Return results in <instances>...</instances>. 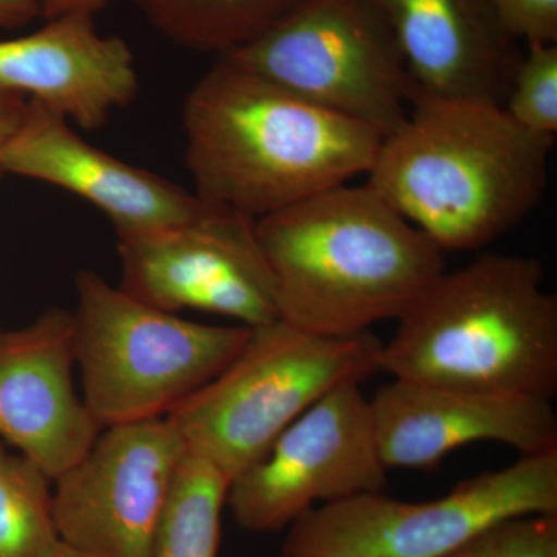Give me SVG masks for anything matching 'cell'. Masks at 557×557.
Instances as JSON below:
<instances>
[{
    "label": "cell",
    "instance_id": "8fae6325",
    "mask_svg": "<svg viewBox=\"0 0 557 557\" xmlns=\"http://www.w3.org/2000/svg\"><path fill=\"white\" fill-rule=\"evenodd\" d=\"M185 454L168 418L102 429L89 453L53 480L61 541L95 557H153Z\"/></svg>",
    "mask_w": 557,
    "mask_h": 557
},
{
    "label": "cell",
    "instance_id": "ac0fdd59",
    "mask_svg": "<svg viewBox=\"0 0 557 557\" xmlns=\"http://www.w3.org/2000/svg\"><path fill=\"white\" fill-rule=\"evenodd\" d=\"M230 480L203 458L185 454L172 485L153 557H218Z\"/></svg>",
    "mask_w": 557,
    "mask_h": 557
},
{
    "label": "cell",
    "instance_id": "52a82bcc",
    "mask_svg": "<svg viewBox=\"0 0 557 557\" xmlns=\"http://www.w3.org/2000/svg\"><path fill=\"white\" fill-rule=\"evenodd\" d=\"M219 58L384 137L405 123L420 95L369 0H299L269 30Z\"/></svg>",
    "mask_w": 557,
    "mask_h": 557
},
{
    "label": "cell",
    "instance_id": "30bf717a",
    "mask_svg": "<svg viewBox=\"0 0 557 557\" xmlns=\"http://www.w3.org/2000/svg\"><path fill=\"white\" fill-rule=\"evenodd\" d=\"M119 256V287L157 309L207 311L249 329L281 319L256 220L237 212L211 207L188 225L121 237Z\"/></svg>",
    "mask_w": 557,
    "mask_h": 557
},
{
    "label": "cell",
    "instance_id": "cb8c5ba5",
    "mask_svg": "<svg viewBox=\"0 0 557 557\" xmlns=\"http://www.w3.org/2000/svg\"><path fill=\"white\" fill-rule=\"evenodd\" d=\"M39 17L42 20L40 0H0V28L16 30Z\"/></svg>",
    "mask_w": 557,
    "mask_h": 557
},
{
    "label": "cell",
    "instance_id": "9c48e42d",
    "mask_svg": "<svg viewBox=\"0 0 557 557\" xmlns=\"http://www.w3.org/2000/svg\"><path fill=\"white\" fill-rule=\"evenodd\" d=\"M387 471L369 398L361 384L347 383L314 403L230 483L226 507L244 530L274 533L321 505L383 491Z\"/></svg>",
    "mask_w": 557,
    "mask_h": 557
},
{
    "label": "cell",
    "instance_id": "5bb4252c",
    "mask_svg": "<svg viewBox=\"0 0 557 557\" xmlns=\"http://www.w3.org/2000/svg\"><path fill=\"white\" fill-rule=\"evenodd\" d=\"M72 311H44L0 335V440L51 480L89 453L102 429L73 384Z\"/></svg>",
    "mask_w": 557,
    "mask_h": 557
},
{
    "label": "cell",
    "instance_id": "6da1fadb",
    "mask_svg": "<svg viewBox=\"0 0 557 557\" xmlns=\"http://www.w3.org/2000/svg\"><path fill=\"white\" fill-rule=\"evenodd\" d=\"M183 127L194 194L251 220L368 175L384 139L228 58L189 91Z\"/></svg>",
    "mask_w": 557,
    "mask_h": 557
},
{
    "label": "cell",
    "instance_id": "484cf974",
    "mask_svg": "<svg viewBox=\"0 0 557 557\" xmlns=\"http://www.w3.org/2000/svg\"><path fill=\"white\" fill-rule=\"evenodd\" d=\"M51 557H95V556L89 555V553L81 552V549H78V548L70 547V545L64 544V542H62V544L60 545V548H58L57 552H54V555Z\"/></svg>",
    "mask_w": 557,
    "mask_h": 557
},
{
    "label": "cell",
    "instance_id": "7c38bea8",
    "mask_svg": "<svg viewBox=\"0 0 557 557\" xmlns=\"http://www.w3.org/2000/svg\"><path fill=\"white\" fill-rule=\"evenodd\" d=\"M2 170L89 201L119 239L188 225L212 207L177 183L95 148L67 120L30 100L3 150Z\"/></svg>",
    "mask_w": 557,
    "mask_h": 557
},
{
    "label": "cell",
    "instance_id": "ffe728a7",
    "mask_svg": "<svg viewBox=\"0 0 557 557\" xmlns=\"http://www.w3.org/2000/svg\"><path fill=\"white\" fill-rule=\"evenodd\" d=\"M502 108L523 129L556 138L557 44L525 47Z\"/></svg>",
    "mask_w": 557,
    "mask_h": 557
},
{
    "label": "cell",
    "instance_id": "ba28073f",
    "mask_svg": "<svg viewBox=\"0 0 557 557\" xmlns=\"http://www.w3.org/2000/svg\"><path fill=\"white\" fill-rule=\"evenodd\" d=\"M557 515V449L463 480L445 496L405 502L362 493L311 509L278 557H442L497 520Z\"/></svg>",
    "mask_w": 557,
    "mask_h": 557
},
{
    "label": "cell",
    "instance_id": "4fadbf2b",
    "mask_svg": "<svg viewBox=\"0 0 557 557\" xmlns=\"http://www.w3.org/2000/svg\"><path fill=\"white\" fill-rule=\"evenodd\" d=\"M387 469L438 465L449 453L496 442L520 456L557 449L552 399L483 394L392 379L369 399Z\"/></svg>",
    "mask_w": 557,
    "mask_h": 557
},
{
    "label": "cell",
    "instance_id": "7a4b0ae2",
    "mask_svg": "<svg viewBox=\"0 0 557 557\" xmlns=\"http://www.w3.org/2000/svg\"><path fill=\"white\" fill-rule=\"evenodd\" d=\"M555 139L493 102L420 91L366 183L443 252L478 251L541 203Z\"/></svg>",
    "mask_w": 557,
    "mask_h": 557
},
{
    "label": "cell",
    "instance_id": "e0dca14e",
    "mask_svg": "<svg viewBox=\"0 0 557 557\" xmlns=\"http://www.w3.org/2000/svg\"><path fill=\"white\" fill-rule=\"evenodd\" d=\"M161 35L223 57L269 30L299 0H132Z\"/></svg>",
    "mask_w": 557,
    "mask_h": 557
},
{
    "label": "cell",
    "instance_id": "d6986e66",
    "mask_svg": "<svg viewBox=\"0 0 557 557\" xmlns=\"http://www.w3.org/2000/svg\"><path fill=\"white\" fill-rule=\"evenodd\" d=\"M61 544L53 480L0 440V557H51Z\"/></svg>",
    "mask_w": 557,
    "mask_h": 557
},
{
    "label": "cell",
    "instance_id": "277c9868",
    "mask_svg": "<svg viewBox=\"0 0 557 557\" xmlns=\"http://www.w3.org/2000/svg\"><path fill=\"white\" fill-rule=\"evenodd\" d=\"M544 267L486 252L443 271L397 319L381 372L424 386L553 399L557 300Z\"/></svg>",
    "mask_w": 557,
    "mask_h": 557
},
{
    "label": "cell",
    "instance_id": "d4e9b609",
    "mask_svg": "<svg viewBox=\"0 0 557 557\" xmlns=\"http://www.w3.org/2000/svg\"><path fill=\"white\" fill-rule=\"evenodd\" d=\"M112 0H40L42 3V20L61 16L69 13L97 14L104 10Z\"/></svg>",
    "mask_w": 557,
    "mask_h": 557
},
{
    "label": "cell",
    "instance_id": "4316f807",
    "mask_svg": "<svg viewBox=\"0 0 557 557\" xmlns=\"http://www.w3.org/2000/svg\"><path fill=\"white\" fill-rule=\"evenodd\" d=\"M0 335H2V332H0Z\"/></svg>",
    "mask_w": 557,
    "mask_h": 557
},
{
    "label": "cell",
    "instance_id": "3957f363",
    "mask_svg": "<svg viewBox=\"0 0 557 557\" xmlns=\"http://www.w3.org/2000/svg\"><path fill=\"white\" fill-rule=\"evenodd\" d=\"M278 318L322 336L397 319L445 271L443 251L368 183L322 190L256 220Z\"/></svg>",
    "mask_w": 557,
    "mask_h": 557
},
{
    "label": "cell",
    "instance_id": "2e32d148",
    "mask_svg": "<svg viewBox=\"0 0 557 557\" xmlns=\"http://www.w3.org/2000/svg\"><path fill=\"white\" fill-rule=\"evenodd\" d=\"M421 94L504 106L522 44L490 0H369Z\"/></svg>",
    "mask_w": 557,
    "mask_h": 557
},
{
    "label": "cell",
    "instance_id": "603a6c76",
    "mask_svg": "<svg viewBox=\"0 0 557 557\" xmlns=\"http://www.w3.org/2000/svg\"><path fill=\"white\" fill-rule=\"evenodd\" d=\"M28 100L13 91L0 89V175L2 170V153L10 139L16 134Z\"/></svg>",
    "mask_w": 557,
    "mask_h": 557
},
{
    "label": "cell",
    "instance_id": "44dd1931",
    "mask_svg": "<svg viewBox=\"0 0 557 557\" xmlns=\"http://www.w3.org/2000/svg\"><path fill=\"white\" fill-rule=\"evenodd\" d=\"M442 557H557V515L497 520Z\"/></svg>",
    "mask_w": 557,
    "mask_h": 557
},
{
    "label": "cell",
    "instance_id": "7402d4cb",
    "mask_svg": "<svg viewBox=\"0 0 557 557\" xmlns=\"http://www.w3.org/2000/svg\"><path fill=\"white\" fill-rule=\"evenodd\" d=\"M498 20L519 44H557V0H490Z\"/></svg>",
    "mask_w": 557,
    "mask_h": 557
},
{
    "label": "cell",
    "instance_id": "8992f818",
    "mask_svg": "<svg viewBox=\"0 0 557 557\" xmlns=\"http://www.w3.org/2000/svg\"><path fill=\"white\" fill-rule=\"evenodd\" d=\"M75 361L101 429L166 418L240 354L252 329L180 318L91 270L76 274Z\"/></svg>",
    "mask_w": 557,
    "mask_h": 557
},
{
    "label": "cell",
    "instance_id": "9a60e30c",
    "mask_svg": "<svg viewBox=\"0 0 557 557\" xmlns=\"http://www.w3.org/2000/svg\"><path fill=\"white\" fill-rule=\"evenodd\" d=\"M94 14L46 20L39 30L0 40V89L38 102L81 129H101L116 109L137 98L134 53L102 36Z\"/></svg>",
    "mask_w": 557,
    "mask_h": 557
},
{
    "label": "cell",
    "instance_id": "5b68a950",
    "mask_svg": "<svg viewBox=\"0 0 557 557\" xmlns=\"http://www.w3.org/2000/svg\"><path fill=\"white\" fill-rule=\"evenodd\" d=\"M381 351L372 330L322 336L278 319L252 329L240 354L166 418L186 453L231 483L333 388L381 372Z\"/></svg>",
    "mask_w": 557,
    "mask_h": 557
}]
</instances>
